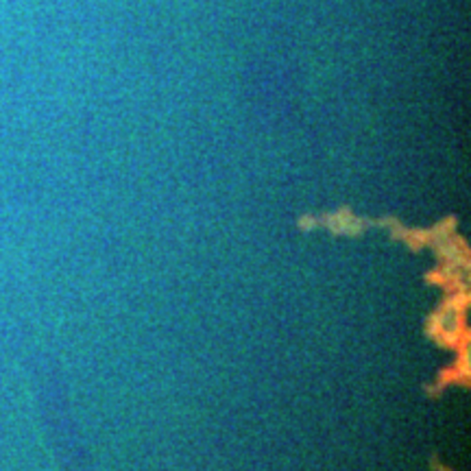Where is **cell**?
Listing matches in <instances>:
<instances>
[{"mask_svg":"<svg viewBox=\"0 0 471 471\" xmlns=\"http://www.w3.org/2000/svg\"><path fill=\"white\" fill-rule=\"evenodd\" d=\"M465 330V317H463V303L460 302H447L432 321V332L441 341L454 342L460 339Z\"/></svg>","mask_w":471,"mask_h":471,"instance_id":"obj_1","label":"cell"}]
</instances>
